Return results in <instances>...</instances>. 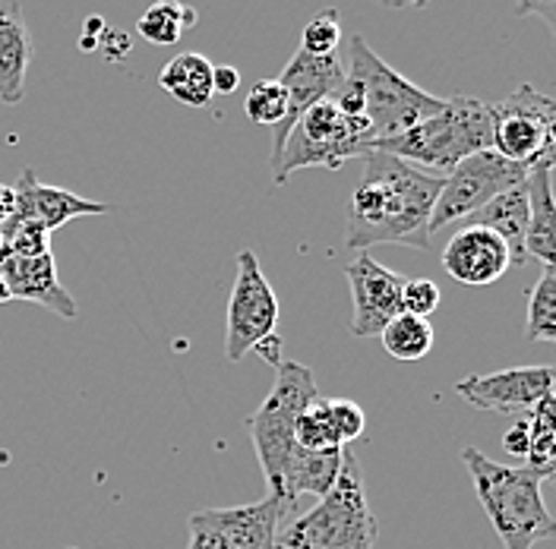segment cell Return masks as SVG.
Returning <instances> with one entry per match:
<instances>
[{"mask_svg":"<svg viewBox=\"0 0 556 549\" xmlns=\"http://www.w3.org/2000/svg\"><path fill=\"white\" fill-rule=\"evenodd\" d=\"M443 190V174L415 168L389 152L370 149L364 174L345 206V241L351 250L370 246H430V215Z\"/></svg>","mask_w":556,"mask_h":549,"instance_id":"6da1fadb","label":"cell"},{"mask_svg":"<svg viewBox=\"0 0 556 549\" xmlns=\"http://www.w3.org/2000/svg\"><path fill=\"white\" fill-rule=\"evenodd\" d=\"M339 51L345 64V82L332 102L339 111L351 117H364L370 124L374 145L433 117L446 102L417 89L412 79L395 73L361 35H345Z\"/></svg>","mask_w":556,"mask_h":549,"instance_id":"7a4b0ae2","label":"cell"},{"mask_svg":"<svg viewBox=\"0 0 556 549\" xmlns=\"http://www.w3.org/2000/svg\"><path fill=\"white\" fill-rule=\"evenodd\" d=\"M462 461L503 549H534L554 537L556 521L541 493L544 481L531 468L500 464L478 448H465Z\"/></svg>","mask_w":556,"mask_h":549,"instance_id":"3957f363","label":"cell"},{"mask_svg":"<svg viewBox=\"0 0 556 549\" xmlns=\"http://www.w3.org/2000/svg\"><path fill=\"white\" fill-rule=\"evenodd\" d=\"M490 145H493L490 104L468 95H455L446 99L433 117L408 127L399 137L382 139L374 149L389 152L415 168L446 177L458 162H465L475 152H484Z\"/></svg>","mask_w":556,"mask_h":549,"instance_id":"277c9868","label":"cell"},{"mask_svg":"<svg viewBox=\"0 0 556 549\" xmlns=\"http://www.w3.org/2000/svg\"><path fill=\"white\" fill-rule=\"evenodd\" d=\"M380 524L370 512L364 474L345 448L342 471L311 512L298 515L276 534L278 549H377Z\"/></svg>","mask_w":556,"mask_h":549,"instance_id":"5b68a950","label":"cell"},{"mask_svg":"<svg viewBox=\"0 0 556 549\" xmlns=\"http://www.w3.org/2000/svg\"><path fill=\"white\" fill-rule=\"evenodd\" d=\"M316 395L319 392H316V376L311 367H304L298 360H278L276 385L247 423L256 461L269 483V496H278L285 468L294 458V451L301 448L294 443V423L311 408Z\"/></svg>","mask_w":556,"mask_h":549,"instance_id":"8992f818","label":"cell"},{"mask_svg":"<svg viewBox=\"0 0 556 549\" xmlns=\"http://www.w3.org/2000/svg\"><path fill=\"white\" fill-rule=\"evenodd\" d=\"M374 145L370 124L339 111L332 99L313 104L291 127L278 158L273 162V180L281 187L294 171L304 168H342L351 158H364Z\"/></svg>","mask_w":556,"mask_h":549,"instance_id":"52a82bcc","label":"cell"},{"mask_svg":"<svg viewBox=\"0 0 556 549\" xmlns=\"http://www.w3.org/2000/svg\"><path fill=\"white\" fill-rule=\"evenodd\" d=\"M525 168L516 162H506L503 155H496L493 149L475 152L465 162H458L446 177H443V190L437 196V206L430 215L427 234L430 243L440 231H446L455 221L471 218L478 208H484L490 200H496L500 193L513 190L525 183Z\"/></svg>","mask_w":556,"mask_h":549,"instance_id":"ba28073f","label":"cell"},{"mask_svg":"<svg viewBox=\"0 0 556 549\" xmlns=\"http://www.w3.org/2000/svg\"><path fill=\"white\" fill-rule=\"evenodd\" d=\"M493 117V152L516 162L525 171L541 158H554L556 104L531 86H519L503 102L490 104Z\"/></svg>","mask_w":556,"mask_h":549,"instance_id":"9c48e42d","label":"cell"},{"mask_svg":"<svg viewBox=\"0 0 556 549\" xmlns=\"http://www.w3.org/2000/svg\"><path fill=\"white\" fill-rule=\"evenodd\" d=\"M278 297L269 278L260 269L253 250L238 253V278L228 301L225 319V357L228 363H241L250 350L276 335Z\"/></svg>","mask_w":556,"mask_h":549,"instance_id":"30bf717a","label":"cell"},{"mask_svg":"<svg viewBox=\"0 0 556 549\" xmlns=\"http://www.w3.org/2000/svg\"><path fill=\"white\" fill-rule=\"evenodd\" d=\"M294 512L278 496L231 509H203L187 518V549H278V521Z\"/></svg>","mask_w":556,"mask_h":549,"instance_id":"8fae6325","label":"cell"},{"mask_svg":"<svg viewBox=\"0 0 556 549\" xmlns=\"http://www.w3.org/2000/svg\"><path fill=\"white\" fill-rule=\"evenodd\" d=\"M342 82H345L342 51H332V54H307L301 48L294 51V58L285 64L281 76H278V86L288 95V114H285V120L276 127L273 158L269 162L278 158V152H281L288 133H291V127L311 111L313 104L336 99V92L342 89Z\"/></svg>","mask_w":556,"mask_h":549,"instance_id":"7c38bea8","label":"cell"},{"mask_svg":"<svg viewBox=\"0 0 556 549\" xmlns=\"http://www.w3.org/2000/svg\"><path fill=\"white\" fill-rule=\"evenodd\" d=\"M345 278L351 288V335L377 339L382 325L402 312V284L405 278L377 263L370 253H357L345 263Z\"/></svg>","mask_w":556,"mask_h":549,"instance_id":"4fadbf2b","label":"cell"},{"mask_svg":"<svg viewBox=\"0 0 556 549\" xmlns=\"http://www.w3.org/2000/svg\"><path fill=\"white\" fill-rule=\"evenodd\" d=\"M455 395L484 413H528L554 395V367H509L455 382Z\"/></svg>","mask_w":556,"mask_h":549,"instance_id":"5bb4252c","label":"cell"},{"mask_svg":"<svg viewBox=\"0 0 556 549\" xmlns=\"http://www.w3.org/2000/svg\"><path fill=\"white\" fill-rule=\"evenodd\" d=\"M509 266H513L509 246L493 231L475 225L458 228L443 250V269L452 281L465 288H490L509 272Z\"/></svg>","mask_w":556,"mask_h":549,"instance_id":"9a60e30c","label":"cell"},{"mask_svg":"<svg viewBox=\"0 0 556 549\" xmlns=\"http://www.w3.org/2000/svg\"><path fill=\"white\" fill-rule=\"evenodd\" d=\"M0 278L10 288L13 301H29L38 307L58 312L61 319H76L79 307L70 297V291L58 278L54 266V253L45 256H13L7 250H0Z\"/></svg>","mask_w":556,"mask_h":549,"instance_id":"2e32d148","label":"cell"},{"mask_svg":"<svg viewBox=\"0 0 556 549\" xmlns=\"http://www.w3.org/2000/svg\"><path fill=\"white\" fill-rule=\"evenodd\" d=\"M13 190H16V212H13L10 221H33V225H41L48 234L58 231V228H64L73 218L111 212L108 203H96V200L76 196V193L61 190V187L41 183L35 177V171L20 174V180L13 183Z\"/></svg>","mask_w":556,"mask_h":549,"instance_id":"e0dca14e","label":"cell"},{"mask_svg":"<svg viewBox=\"0 0 556 549\" xmlns=\"http://www.w3.org/2000/svg\"><path fill=\"white\" fill-rule=\"evenodd\" d=\"M528 196V231L525 253L544 266L556 263V206H554V158H541L525 174Z\"/></svg>","mask_w":556,"mask_h":549,"instance_id":"ac0fdd59","label":"cell"},{"mask_svg":"<svg viewBox=\"0 0 556 549\" xmlns=\"http://www.w3.org/2000/svg\"><path fill=\"white\" fill-rule=\"evenodd\" d=\"M33 61V35L23 7L0 0V102L20 104L26 99V73Z\"/></svg>","mask_w":556,"mask_h":549,"instance_id":"d6986e66","label":"cell"},{"mask_svg":"<svg viewBox=\"0 0 556 549\" xmlns=\"http://www.w3.org/2000/svg\"><path fill=\"white\" fill-rule=\"evenodd\" d=\"M462 225H475V228L493 231L500 241L509 246L513 266H528V253H525V231H528V196H525V183L506 190V193H500L496 200H490L484 208H478Z\"/></svg>","mask_w":556,"mask_h":549,"instance_id":"ffe728a7","label":"cell"},{"mask_svg":"<svg viewBox=\"0 0 556 549\" xmlns=\"http://www.w3.org/2000/svg\"><path fill=\"white\" fill-rule=\"evenodd\" d=\"M212 61L197 54V51H184L174 61L165 64L159 73V86L187 107H206L212 102Z\"/></svg>","mask_w":556,"mask_h":549,"instance_id":"44dd1931","label":"cell"},{"mask_svg":"<svg viewBox=\"0 0 556 549\" xmlns=\"http://www.w3.org/2000/svg\"><path fill=\"white\" fill-rule=\"evenodd\" d=\"M528 417V464L541 481H554L556 474V401L554 395L541 398Z\"/></svg>","mask_w":556,"mask_h":549,"instance_id":"7402d4cb","label":"cell"},{"mask_svg":"<svg viewBox=\"0 0 556 549\" xmlns=\"http://www.w3.org/2000/svg\"><path fill=\"white\" fill-rule=\"evenodd\" d=\"M380 342L389 357L402 363H417L433 350V322L412 312H399L382 325Z\"/></svg>","mask_w":556,"mask_h":549,"instance_id":"603a6c76","label":"cell"},{"mask_svg":"<svg viewBox=\"0 0 556 549\" xmlns=\"http://www.w3.org/2000/svg\"><path fill=\"white\" fill-rule=\"evenodd\" d=\"M190 26H197V10L180 0H155L137 20L139 38L149 44H177V38Z\"/></svg>","mask_w":556,"mask_h":549,"instance_id":"cb8c5ba5","label":"cell"},{"mask_svg":"<svg viewBox=\"0 0 556 549\" xmlns=\"http://www.w3.org/2000/svg\"><path fill=\"white\" fill-rule=\"evenodd\" d=\"M528 342H556V272L544 266V274L528 291V319H525Z\"/></svg>","mask_w":556,"mask_h":549,"instance_id":"d4e9b609","label":"cell"},{"mask_svg":"<svg viewBox=\"0 0 556 549\" xmlns=\"http://www.w3.org/2000/svg\"><path fill=\"white\" fill-rule=\"evenodd\" d=\"M243 111H247V117H250L253 124L273 127V130H276L278 124L285 120V114H288V95H285V89L278 86V79H260V82H253V89L247 92Z\"/></svg>","mask_w":556,"mask_h":549,"instance_id":"484cf974","label":"cell"},{"mask_svg":"<svg viewBox=\"0 0 556 549\" xmlns=\"http://www.w3.org/2000/svg\"><path fill=\"white\" fill-rule=\"evenodd\" d=\"M342 20H339V10H323V13H316L311 23L304 26V33H301V51H307V54H332V51H339V44H342Z\"/></svg>","mask_w":556,"mask_h":549,"instance_id":"4316f807","label":"cell"},{"mask_svg":"<svg viewBox=\"0 0 556 549\" xmlns=\"http://www.w3.org/2000/svg\"><path fill=\"white\" fill-rule=\"evenodd\" d=\"M3 250L13 253V256H45L51 253V234L41 228V225H33V221H7L3 228Z\"/></svg>","mask_w":556,"mask_h":549,"instance_id":"83f0119b","label":"cell"},{"mask_svg":"<svg viewBox=\"0 0 556 549\" xmlns=\"http://www.w3.org/2000/svg\"><path fill=\"white\" fill-rule=\"evenodd\" d=\"M326 408H329V420H332V430H336L342 448L364 433L367 417H364V408L357 401H351V398H326Z\"/></svg>","mask_w":556,"mask_h":549,"instance_id":"f1b7e54d","label":"cell"},{"mask_svg":"<svg viewBox=\"0 0 556 549\" xmlns=\"http://www.w3.org/2000/svg\"><path fill=\"white\" fill-rule=\"evenodd\" d=\"M440 307V288L433 278H405L402 284V312L430 319Z\"/></svg>","mask_w":556,"mask_h":549,"instance_id":"f546056e","label":"cell"},{"mask_svg":"<svg viewBox=\"0 0 556 549\" xmlns=\"http://www.w3.org/2000/svg\"><path fill=\"white\" fill-rule=\"evenodd\" d=\"M516 13L519 16H538V20H544V26L551 33L556 29V0H516Z\"/></svg>","mask_w":556,"mask_h":549,"instance_id":"4dcf8cb0","label":"cell"},{"mask_svg":"<svg viewBox=\"0 0 556 549\" xmlns=\"http://www.w3.org/2000/svg\"><path fill=\"white\" fill-rule=\"evenodd\" d=\"M503 446H506L509 455H516V458H525V455H528V417H525V420H516V423L506 430Z\"/></svg>","mask_w":556,"mask_h":549,"instance_id":"1f68e13d","label":"cell"},{"mask_svg":"<svg viewBox=\"0 0 556 549\" xmlns=\"http://www.w3.org/2000/svg\"><path fill=\"white\" fill-rule=\"evenodd\" d=\"M99 48L108 54L111 64H117L124 54H130V38L124 33H108V29H104L102 38H99Z\"/></svg>","mask_w":556,"mask_h":549,"instance_id":"d6a6232c","label":"cell"},{"mask_svg":"<svg viewBox=\"0 0 556 549\" xmlns=\"http://www.w3.org/2000/svg\"><path fill=\"white\" fill-rule=\"evenodd\" d=\"M238 86H241L238 67H212V92L231 95V92H238Z\"/></svg>","mask_w":556,"mask_h":549,"instance_id":"836d02e7","label":"cell"},{"mask_svg":"<svg viewBox=\"0 0 556 549\" xmlns=\"http://www.w3.org/2000/svg\"><path fill=\"white\" fill-rule=\"evenodd\" d=\"M16 212V190L10 183H0V228L13 218Z\"/></svg>","mask_w":556,"mask_h":549,"instance_id":"e575fe53","label":"cell"},{"mask_svg":"<svg viewBox=\"0 0 556 549\" xmlns=\"http://www.w3.org/2000/svg\"><path fill=\"white\" fill-rule=\"evenodd\" d=\"M104 29H108V23H104L102 16H89V20H86V29H83V35H92V38H102Z\"/></svg>","mask_w":556,"mask_h":549,"instance_id":"d590c367","label":"cell"},{"mask_svg":"<svg viewBox=\"0 0 556 549\" xmlns=\"http://www.w3.org/2000/svg\"><path fill=\"white\" fill-rule=\"evenodd\" d=\"M79 48H83V51H96V48H99V38H92V35H83V38H79Z\"/></svg>","mask_w":556,"mask_h":549,"instance_id":"8d00e7d4","label":"cell"},{"mask_svg":"<svg viewBox=\"0 0 556 549\" xmlns=\"http://www.w3.org/2000/svg\"><path fill=\"white\" fill-rule=\"evenodd\" d=\"M7 301H13V297H10V288H7V281L0 278V304H7Z\"/></svg>","mask_w":556,"mask_h":549,"instance_id":"74e56055","label":"cell"},{"mask_svg":"<svg viewBox=\"0 0 556 549\" xmlns=\"http://www.w3.org/2000/svg\"><path fill=\"white\" fill-rule=\"evenodd\" d=\"M433 0H405V7H412V10H424V7H430Z\"/></svg>","mask_w":556,"mask_h":549,"instance_id":"f35d334b","label":"cell"},{"mask_svg":"<svg viewBox=\"0 0 556 549\" xmlns=\"http://www.w3.org/2000/svg\"><path fill=\"white\" fill-rule=\"evenodd\" d=\"M382 7H392V10H405V0H377Z\"/></svg>","mask_w":556,"mask_h":549,"instance_id":"ab89813d","label":"cell"},{"mask_svg":"<svg viewBox=\"0 0 556 549\" xmlns=\"http://www.w3.org/2000/svg\"><path fill=\"white\" fill-rule=\"evenodd\" d=\"M0 250H3V231H0Z\"/></svg>","mask_w":556,"mask_h":549,"instance_id":"60d3db41","label":"cell"}]
</instances>
